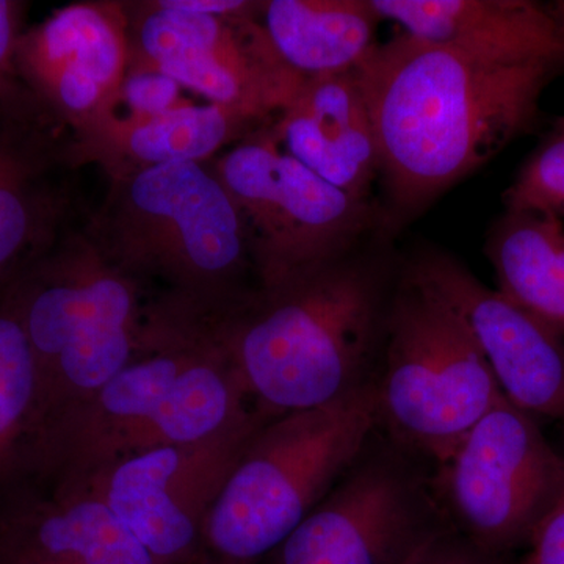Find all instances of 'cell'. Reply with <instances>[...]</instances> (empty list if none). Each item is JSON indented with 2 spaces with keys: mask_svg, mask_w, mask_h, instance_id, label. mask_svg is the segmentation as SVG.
Here are the masks:
<instances>
[{
  "mask_svg": "<svg viewBox=\"0 0 564 564\" xmlns=\"http://www.w3.org/2000/svg\"><path fill=\"white\" fill-rule=\"evenodd\" d=\"M406 274L458 315L508 402L536 421H564L563 336L451 256L429 252Z\"/></svg>",
  "mask_w": 564,
  "mask_h": 564,
  "instance_id": "5bb4252c",
  "label": "cell"
},
{
  "mask_svg": "<svg viewBox=\"0 0 564 564\" xmlns=\"http://www.w3.org/2000/svg\"><path fill=\"white\" fill-rule=\"evenodd\" d=\"M272 129L289 155L334 187L367 202L380 173V152L356 69L304 80Z\"/></svg>",
  "mask_w": 564,
  "mask_h": 564,
  "instance_id": "e0dca14e",
  "label": "cell"
},
{
  "mask_svg": "<svg viewBox=\"0 0 564 564\" xmlns=\"http://www.w3.org/2000/svg\"><path fill=\"white\" fill-rule=\"evenodd\" d=\"M11 291L39 367L43 437L140 355L148 289L70 226Z\"/></svg>",
  "mask_w": 564,
  "mask_h": 564,
  "instance_id": "5b68a950",
  "label": "cell"
},
{
  "mask_svg": "<svg viewBox=\"0 0 564 564\" xmlns=\"http://www.w3.org/2000/svg\"><path fill=\"white\" fill-rule=\"evenodd\" d=\"M377 430L373 381L267 422L212 505L196 564L261 563L332 491Z\"/></svg>",
  "mask_w": 564,
  "mask_h": 564,
  "instance_id": "8992f818",
  "label": "cell"
},
{
  "mask_svg": "<svg viewBox=\"0 0 564 564\" xmlns=\"http://www.w3.org/2000/svg\"><path fill=\"white\" fill-rule=\"evenodd\" d=\"M393 289L348 254L204 310L159 304L221 352L269 419L313 410L372 383Z\"/></svg>",
  "mask_w": 564,
  "mask_h": 564,
  "instance_id": "6da1fadb",
  "label": "cell"
},
{
  "mask_svg": "<svg viewBox=\"0 0 564 564\" xmlns=\"http://www.w3.org/2000/svg\"><path fill=\"white\" fill-rule=\"evenodd\" d=\"M269 421L258 414L204 440L126 456L76 488L63 489L98 497L155 564H196L212 505L237 459Z\"/></svg>",
  "mask_w": 564,
  "mask_h": 564,
  "instance_id": "7c38bea8",
  "label": "cell"
},
{
  "mask_svg": "<svg viewBox=\"0 0 564 564\" xmlns=\"http://www.w3.org/2000/svg\"><path fill=\"white\" fill-rule=\"evenodd\" d=\"M28 3L18 0H0V96L21 88L22 82L18 76L17 55L18 41L24 28Z\"/></svg>",
  "mask_w": 564,
  "mask_h": 564,
  "instance_id": "484cf974",
  "label": "cell"
},
{
  "mask_svg": "<svg viewBox=\"0 0 564 564\" xmlns=\"http://www.w3.org/2000/svg\"><path fill=\"white\" fill-rule=\"evenodd\" d=\"M563 68L500 65L408 33L377 44L356 74L397 207L419 209L496 158Z\"/></svg>",
  "mask_w": 564,
  "mask_h": 564,
  "instance_id": "7a4b0ae2",
  "label": "cell"
},
{
  "mask_svg": "<svg viewBox=\"0 0 564 564\" xmlns=\"http://www.w3.org/2000/svg\"><path fill=\"white\" fill-rule=\"evenodd\" d=\"M265 124L210 102L152 117L107 113L74 137V152L80 166L99 163L110 177L163 163L210 162Z\"/></svg>",
  "mask_w": 564,
  "mask_h": 564,
  "instance_id": "d6986e66",
  "label": "cell"
},
{
  "mask_svg": "<svg viewBox=\"0 0 564 564\" xmlns=\"http://www.w3.org/2000/svg\"><path fill=\"white\" fill-rule=\"evenodd\" d=\"M538 422L503 397L434 466L447 525L497 558L525 547L564 485V456Z\"/></svg>",
  "mask_w": 564,
  "mask_h": 564,
  "instance_id": "9c48e42d",
  "label": "cell"
},
{
  "mask_svg": "<svg viewBox=\"0 0 564 564\" xmlns=\"http://www.w3.org/2000/svg\"><path fill=\"white\" fill-rule=\"evenodd\" d=\"M41 433L39 367L9 281L0 284V508L35 486Z\"/></svg>",
  "mask_w": 564,
  "mask_h": 564,
  "instance_id": "7402d4cb",
  "label": "cell"
},
{
  "mask_svg": "<svg viewBox=\"0 0 564 564\" xmlns=\"http://www.w3.org/2000/svg\"><path fill=\"white\" fill-rule=\"evenodd\" d=\"M403 33L500 65L564 66V2L534 0H372Z\"/></svg>",
  "mask_w": 564,
  "mask_h": 564,
  "instance_id": "2e32d148",
  "label": "cell"
},
{
  "mask_svg": "<svg viewBox=\"0 0 564 564\" xmlns=\"http://www.w3.org/2000/svg\"><path fill=\"white\" fill-rule=\"evenodd\" d=\"M505 209L564 218V118L503 193Z\"/></svg>",
  "mask_w": 564,
  "mask_h": 564,
  "instance_id": "603a6c76",
  "label": "cell"
},
{
  "mask_svg": "<svg viewBox=\"0 0 564 564\" xmlns=\"http://www.w3.org/2000/svg\"><path fill=\"white\" fill-rule=\"evenodd\" d=\"M378 432L434 466L503 399L458 315L404 273L373 375Z\"/></svg>",
  "mask_w": 564,
  "mask_h": 564,
  "instance_id": "52a82bcc",
  "label": "cell"
},
{
  "mask_svg": "<svg viewBox=\"0 0 564 564\" xmlns=\"http://www.w3.org/2000/svg\"><path fill=\"white\" fill-rule=\"evenodd\" d=\"M84 228L115 265L180 306H220L258 285L242 215L207 162L110 176Z\"/></svg>",
  "mask_w": 564,
  "mask_h": 564,
  "instance_id": "277c9868",
  "label": "cell"
},
{
  "mask_svg": "<svg viewBox=\"0 0 564 564\" xmlns=\"http://www.w3.org/2000/svg\"><path fill=\"white\" fill-rule=\"evenodd\" d=\"M272 122L207 162L242 215L263 288L348 254L373 218L369 202L282 150Z\"/></svg>",
  "mask_w": 564,
  "mask_h": 564,
  "instance_id": "ba28073f",
  "label": "cell"
},
{
  "mask_svg": "<svg viewBox=\"0 0 564 564\" xmlns=\"http://www.w3.org/2000/svg\"><path fill=\"white\" fill-rule=\"evenodd\" d=\"M524 549L518 564H564V485Z\"/></svg>",
  "mask_w": 564,
  "mask_h": 564,
  "instance_id": "d4e9b609",
  "label": "cell"
},
{
  "mask_svg": "<svg viewBox=\"0 0 564 564\" xmlns=\"http://www.w3.org/2000/svg\"><path fill=\"white\" fill-rule=\"evenodd\" d=\"M131 61L124 2H76L25 29L18 76L73 137L109 110Z\"/></svg>",
  "mask_w": 564,
  "mask_h": 564,
  "instance_id": "9a60e30c",
  "label": "cell"
},
{
  "mask_svg": "<svg viewBox=\"0 0 564 564\" xmlns=\"http://www.w3.org/2000/svg\"><path fill=\"white\" fill-rule=\"evenodd\" d=\"M74 137L22 85L0 96V284L68 231Z\"/></svg>",
  "mask_w": 564,
  "mask_h": 564,
  "instance_id": "4fadbf2b",
  "label": "cell"
},
{
  "mask_svg": "<svg viewBox=\"0 0 564 564\" xmlns=\"http://www.w3.org/2000/svg\"><path fill=\"white\" fill-rule=\"evenodd\" d=\"M0 564H155L93 494L32 486L0 508Z\"/></svg>",
  "mask_w": 564,
  "mask_h": 564,
  "instance_id": "ac0fdd59",
  "label": "cell"
},
{
  "mask_svg": "<svg viewBox=\"0 0 564 564\" xmlns=\"http://www.w3.org/2000/svg\"><path fill=\"white\" fill-rule=\"evenodd\" d=\"M497 292L564 337V223L505 210L486 242Z\"/></svg>",
  "mask_w": 564,
  "mask_h": 564,
  "instance_id": "44dd1931",
  "label": "cell"
},
{
  "mask_svg": "<svg viewBox=\"0 0 564 564\" xmlns=\"http://www.w3.org/2000/svg\"><path fill=\"white\" fill-rule=\"evenodd\" d=\"M377 433L259 564H406L448 527L425 462Z\"/></svg>",
  "mask_w": 564,
  "mask_h": 564,
  "instance_id": "30bf717a",
  "label": "cell"
},
{
  "mask_svg": "<svg viewBox=\"0 0 564 564\" xmlns=\"http://www.w3.org/2000/svg\"><path fill=\"white\" fill-rule=\"evenodd\" d=\"M258 20L303 79L358 69L383 21L372 0H267Z\"/></svg>",
  "mask_w": 564,
  "mask_h": 564,
  "instance_id": "ffe728a7",
  "label": "cell"
},
{
  "mask_svg": "<svg viewBox=\"0 0 564 564\" xmlns=\"http://www.w3.org/2000/svg\"><path fill=\"white\" fill-rule=\"evenodd\" d=\"M181 88L177 82L159 70L129 69L117 98L104 115L152 117V115L163 113L188 102L182 98Z\"/></svg>",
  "mask_w": 564,
  "mask_h": 564,
  "instance_id": "cb8c5ba5",
  "label": "cell"
},
{
  "mask_svg": "<svg viewBox=\"0 0 564 564\" xmlns=\"http://www.w3.org/2000/svg\"><path fill=\"white\" fill-rule=\"evenodd\" d=\"M406 564H505V558L485 554L451 527L432 538Z\"/></svg>",
  "mask_w": 564,
  "mask_h": 564,
  "instance_id": "4316f807",
  "label": "cell"
},
{
  "mask_svg": "<svg viewBox=\"0 0 564 564\" xmlns=\"http://www.w3.org/2000/svg\"><path fill=\"white\" fill-rule=\"evenodd\" d=\"M258 414L221 352L148 303L140 355L47 426L35 486L76 488L117 459L204 440Z\"/></svg>",
  "mask_w": 564,
  "mask_h": 564,
  "instance_id": "3957f363",
  "label": "cell"
},
{
  "mask_svg": "<svg viewBox=\"0 0 564 564\" xmlns=\"http://www.w3.org/2000/svg\"><path fill=\"white\" fill-rule=\"evenodd\" d=\"M124 7L129 69L159 70L210 104L270 122L306 80L274 50L258 20L261 2L228 17L173 9L165 0Z\"/></svg>",
  "mask_w": 564,
  "mask_h": 564,
  "instance_id": "8fae6325",
  "label": "cell"
}]
</instances>
